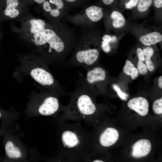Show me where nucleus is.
Instances as JSON below:
<instances>
[{
  "label": "nucleus",
  "instance_id": "nucleus-1",
  "mask_svg": "<svg viewBox=\"0 0 162 162\" xmlns=\"http://www.w3.org/2000/svg\"><path fill=\"white\" fill-rule=\"evenodd\" d=\"M60 140L64 160L84 161L90 152L92 138L81 122L62 121Z\"/></svg>",
  "mask_w": 162,
  "mask_h": 162
},
{
  "label": "nucleus",
  "instance_id": "nucleus-2",
  "mask_svg": "<svg viewBox=\"0 0 162 162\" xmlns=\"http://www.w3.org/2000/svg\"><path fill=\"white\" fill-rule=\"evenodd\" d=\"M96 106L91 98L86 94L78 95L73 99L70 105L64 110L62 121L83 122L89 126L92 123Z\"/></svg>",
  "mask_w": 162,
  "mask_h": 162
},
{
  "label": "nucleus",
  "instance_id": "nucleus-3",
  "mask_svg": "<svg viewBox=\"0 0 162 162\" xmlns=\"http://www.w3.org/2000/svg\"><path fill=\"white\" fill-rule=\"evenodd\" d=\"M34 42L37 45H41L48 43L50 47L49 52L51 49L58 52H62L64 48V44L58 35L53 30L44 29L35 33L34 35Z\"/></svg>",
  "mask_w": 162,
  "mask_h": 162
},
{
  "label": "nucleus",
  "instance_id": "nucleus-4",
  "mask_svg": "<svg viewBox=\"0 0 162 162\" xmlns=\"http://www.w3.org/2000/svg\"><path fill=\"white\" fill-rule=\"evenodd\" d=\"M119 134L114 128L107 127L101 133L98 138L100 145L104 147H108L114 144L118 140Z\"/></svg>",
  "mask_w": 162,
  "mask_h": 162
},
{
  "label": "nucleus",
  "instance_id": "nucleus-5",
  "mask_svg": "<svg viewBox=\"0 0 162 162\" xmlns=\"http://www.w3.org/2000/svg\"><path fill=\"white\" fill-rule=\"evenodd\" d=\"M99 55L97 50L89 49L77 52L76 58L79 63L89 65L93 64L97 60Z\"/></svg>",
  "mask_w": 162,
  "mask_h": 162
},
{
  "label": "nucleus",
  "instance_id": "nucleus-6",
  "mask_svg": "<svg viewBox=\"0 0 162 162\" xmlns=\"http://www.w3.org/2000/svg\"><path fill=\"white\" fill-rule=\"evenodd\" d=\"M59 104L58 99L53 97L46 98L39 107V112L43 115L53 114L58 110Z\"/></svg>",
  "mask_w": 162,
  "mask_h": 162
},
{
  "label": "nucleus",
  "instance_id": "nucleus-7",
  "mask_svg": "<svg viewBox=\"0 0 162 162\" xmlns=\"http://www.w3.org/2000/svg\"><path fill=\"white\" fill-rule=\"evenodd\" d=\"M128 106L141 116L146 115L148 111L149 104L147 100L142 97L133 98L128 102Z\"/></svg>",
  "mask_w": 162,
  "mask_h": 162
},
{
  "label": "nucleus",
  "instance_id": "nucleus-8",
  "mask_svg": "<svg viewBox=\"0 0 162 162\" xmlns=\"http://www.w3.org/2000/svg\"><path fill=\"white\" fill-rule=\"evenodd\" d=\"M132 155L140 158L147 155L151 149V144L148 140L142 139L136 141L133 146Z\"/></svg>",
  "mask_w": 162,
  "mask_h": 162
},
{
  "label": "nucleus",
  "instance_id": "nucleus-9",
  "mask_svg": "<svg viewBox=\"0 0 162 162\" xmlns=\"http://www.w3.org/2000/svg\"><path fill=\"white\" fill-rule=\"evenodd\" d=\"M30 74L34 80L43 86L50 85L54 82V79L52 75L43 69L34 68L31 70Z\"/></svg>",
  "mask_w": 162,
  "mask_h": 162
},
{
  "label": "nucleus",
  "instance_id": "nucleus-10",
  "mask_svg": "<svg viewBox=\"0 0 162 162\" xmlns=\"http://www.w3.org/2000/svg\"><path fill=\"white\" fill-rule=\"evenodd\" d=\"M106 77L105 71L99 67L95 68L89 71L86 75V80L90 84L104 80Z\"/></svg>",
  "mask_w": 162,
  "mask_h": 162
},
{
  "label": "nucleus",
  "instance_id": "nucleus-11",
  "mask_svg": "<svg viewBox=\"0 0 162 162\" xmlns=\"http://www.w3.org/2000/svg\"><path fill=\"white\" fill-rule=\"evenodd\" d=\"M5 8L4 11V14L11 18L17 17L19 14L17 9L21 3L19 0H5Z\"/></svg>",
  "mask_w": 162,
  "mask_h": 162
},
{
  "label": "nucleus",
  "instance_id": "nucleus-12",
  "mask_svg": "<svg viewBox=\"0 0 162 162\" xmlns=\"http://www.w3.org/2000/svg\"><path fill=\"white\" fill-rule=\"evenodd\" d=\"M139 39L144 45L150 46L161 41L162 35L158 32H153L142 35Z\"/></svg>",
  "mask_w": 162,
  "mask_h": 162
},
{
  "label": "nucleus",
  "instance_id": "nucleus-13",
  "mask_svg": "<svg viewBox=\"0 0 162 162\" xmlns=\"http://www.w3.org/2000/svg\"><path fill=\"white\" fill-rule=\"evenodd\" d=\"M102 8L96 6L92 5L87 8L86 13L88 17L93 22L99 21L103 16Z\"/></svg>",
  "mask_w": 162,
  "mask_h": 162
},
{
  "label": "nucleus",
  "instance_id": "nucleus-14",
  "mask_svg": "<svg viewBox=\"0 0 162 162\" xmlns=\"http://www.w3.org/2000/svg\"><path fill=\"white\" fill-rule=\"evenodd\" d=\"M110 16L112 20V25L116 28L123 27L126 22L123 15L118 11L114 10L111 13Z\"/></svg>",
  "mask_w": 162,
  "mask_h": 162
},
{
  "label": "nucleus",
  "instance_id": "nucleus-15",
  "mask_svg": "<svg viewBox=\"0 0 162 162\" xmlns=\"http://www.w3.org/2000/svg\"><path fill=\"white\" fill-rule=\"evenodd\" d=\"M5 148L6 155L10 158H17L21 156V153L19 148L15 146L11 141L7 142Z\"/></svg>",
  "mask_w": 162,
  "mask_h": 162
},
{
  "label": "nucleus",
  "instance_id": "nucleus-16",
  "mask_svg": "<svg viewBox=\"0 0 162 162\" xmlns=\"http://www.w3.org/2000/svg\"><path fill=\"white\" fill-rule=\"evenodd\" d=\"M123 71L126 74L130 76L132 80L136 79L139 75L138 69L131 62L128 60L126 61L125 64L123 68Z\"/></svg>",
  "mask_w": 162,
  "mask_h": 162
},
{
  "label": "nucleus",
  "instance_id": "nucleus-17",
  "mask_svg": "<svg viewBox=\"0 0 162 162\" xmlns=\"http://www.w3.org/2000/svg\"><path fill=\"white\" fill-rule=\"evenodd\" d=\"M30 31L32 33L35 34L45 28V22L41 19H33L30 20Z\"/></svg>",
  "mask_w": 162,
  "mask_h": 162
},
{
  "label": "nucleus",
  "instance_id": "nucleus-18",
  "mask_svg": "<svg viewBox=\"0 0 162 162\" xmlns=\"http://www.w3.org/2000/svg\"><path fill=\"white\" fill-rule=\"evenodd\" d=\"M153 0H139L136 7L138 11L140 13L146 12L152 4Z\"/></svg>",
  "mask_w": 162,
  "mask_h": 162
},
{
  "label": "nucleus",
  "instance_id": "nucleus-19",
  "mask_svg": "<svg viewBox=\"0 0 162 162\" xmlns=\"http://www.w3.org/2000/svg\"><path fill=\"white\" fill-rule=\"evenodd\" d=\"M153 110L156 114L162 113V98L158 99L154 102L153 104Z\"/></svg>",
  "mask_w": 162,
  "mask_h": 162
},
{
  "label": "nucleus",
  "instance_id": "nucleus-20",
  "mask_svg": "<svg viewBox=\"0 0 162 162\" xmlns=\"http://www.w3.org/2000/svg\"><path fill=\"white\" fill-rule=\"evenodd\" d=\"M137 68L139 73L142 74H145L147 73L146 65L142 61H139L137 64Z\"/></svg>",
  "mask_w": 162,
  "mask_h": 162
},
{
  "label": "nucleus",
  "instance_id": "nucleus-21",
  "mask_svg": "<svg viewBox=\"0 0 162 162\" xmlns=\"http://www.w3.org/2000/svg\"><path fill=\"white\" fill-rule=\"evenodd\" d=\"M151 58L149 57H146L145 58V60L147 69L150 71H152L154 69V66L151 59Z\"/></svg>",
  "mask_w": 162,
  "mask_h": 162
},
{
  "label": "nucleus",
  "instance_id": "nucleus-22",
  "mask_svg": "<svg viewBox=\"0 0 162 162\" xmlns=\"http://www.w3.org/2000/svg\"><path fill=\"white\" fill-rule=\"evenodd\" d=\"M113 88L115 90L118 96L122 99L125 100L127 97V95L122 92L119 88L116 85H113Z\"/></svg>",
  "mask_w": 162,
  "mask_h": 162
},
{
  "label": "nucleus",
  "instance_id": "nucleus-23",
  "mask_svg": "<svg viewBox=\"0 0 162 162\" xmlns=\"http://www.w3.org/2000/svg\"><path fill=\"white\" fill-rule=\"evenodd\" d=\"M139 0H129L125 4V7L127 9H130L136 7Z\"/></svg>",
  "mask_w": 162,
  "mask_h": 162
},
{
  "label": "nucleus",
  "instance_id": "nucleus-24",
  "mask_svg": "<svg viewBox=\"0 0 162 162\" xmlns=\"http://www.w3.org/2000/svg\"><path fill=\"white\" fill-rule=\"evenodd\" d=\"M143 53L146 57L151 58L154 53V50L151 47H148L143 50Z\"/></svg>",
  "mask_w": 162,
  "mask_h": 162
},
{
  "label": "nucleus",
  "instance_id": "nucleus-25",
  "mask_svg": "<svg viewBox=\"0 0 162 162\" xmlns=\"http://www.w3.org/2000/svg\"><path fill=\"white\" fill-rule=\"evenodd\" d=\"M49 2L56 6L59 10L62 9L64 7V4L62 0H48Z\"/></svg>",
  "mask_w": 162,
  "mask_h": 162
},
{
  "label": "nucleus",
  "instance_id": "nucleus-26",
  "mask_svg": "<svg viewBox=\"0 0 162 162\" xmlns=\"http://www.w3.org/2000/svg\"><path fill=\"white\" fill-rule=\"evenodd\" d=\"M136 52L139 61L143 62L145 60V56L143 50L140 48H138L136 50Z\"/></svg>",
  "mask_w": 162,
  "mask_h": 162
},
{
  "label": "nucleus",
  "instance_id": "nucleus-27",
  "mask_svg": "<svg viewBox=\"0 0 162 162\" xmlns=\"http://www.w3.org/2000/svg\"><path fill=\"white\" fill-rule=\"evenodd\" d=\"M42 4L43 9L45 11L47 12L50 11L52 8L50 4L48 1L46 0Z\"/></svg>",
  "mask_w": 162,
  "mask_h": 162
},
{
  "label": "nucleus",
  "instance_id": "nucleus-28",
  "mask_svg": "<svg viewBox=\"0 0 162 162\" xmlns=\"http://www.w3.org/2000/svg\"><path fill=\"white\" fill-rule=\"evenodd\" d=\"M101 47L103 51L106 52H108L110 51V47L109 43L102 41Z\"/></svg>",
  "mask_w": 162,
  "mask_h": 162
},
{
  "label": "nucleus",
  "instance_id": "nucleus-29",
  "mask_svg": "<svg viewBox=\"0 0 162 162\" xmlns=\"http://www.w3.org/2000/svg\"><path fill=\"white\" fill-rule=\"evenodd\" d=\"M51 10L50 12V15L54 17H56L58 16L60 14L59 10L57 9V7L56 8H52L51 7Z\"/></svg>",
  "mask_w": 162,
  "mask_h": 162
},
{
  "label": "nucleus",
  "instance_id": "nucleus-30",
  "mask_svg": "<svg viewBox=\"0 0 162 162\" xmlns=\"http://www.w3.org/2000/svg\"><path fill=\"white\" fill-rule=\"evenodd\" d=\"M154 7L157 9H160L162 7V0H153Z\"/></svg>",
  "mask_w": 162,
  "mask_h": 162
},
{
  "label": "nucleus",
  "instance_id": "nucleus-31",
  "mask_svg": "<svg viewBox=\"0 0 162 162\" xmlns=\"http://www.w3.org/2000/svg\"><path fill=\"white\" fill-rule=\"evenodd\" d=\"M102 40L103 41L110 43L112 42V36L107 34L104 35L102 38Z\"/></svg>",
  "mask_w": 162,
  "mask_h": 162
},
{
  "label": "nucleus",
  "instance_id": "nucleus-32",
  "mask_svg": "<svg viewBox=\"0 0 162 162\" xmlns=\"http://www.w3.org/2000/svg\"><path fill=\"white\" fill-rule=\"evenodd\" d=\"M115 0H102L103 3L106 5H110L112 4Z\"/></svg>",
  "mask_w": 162,
  "mask_h": 162
},
{
  "label": "nucleus",
  "instance_id": "nucleus-33",
  "mask_svg": "<svg viewBox=\"0 0 162 162\" xmlns=\"http://www.w3.org/2000/svg\"><path fill=\"white\" fill-rule=\"evenodd\" d=\"M158 86L160 88H162V76H160L158 80Z\"/></svg>",
  "mask_w": 162,
  "mask_h": 162
},
{
  "label": "nucleus",
  "instance_id": "nucleus-34",
  "mask_svg": "<svg viewBox=\"0 0 162 162\" xmlns=\"http://www.w3.org/2000/svg\"><path fill=\"white\" fill-rule=\"evenodd\" d=\"M33 2H34L35 3L41 4L43 3L46 0H32Z\"/></svg>",
  "mask_w": 162,
  "mask_h": 162
},
{
  "label": "nucleus",
  "instance_id": "nucleus-35",
  "mask_svg": "<svg viewBox=\"0 0 162 162\" xmlns=\"http://www.w3.org/2000/svg\"><path fill=\"white\" fill-rule=\"evenodd\" d=\"M65 1L67 2L70 3H73L75 2H76L77 0H64Z\"/></svg>",
  "mask_w": 162,
  "mask_h": 162
},
{
  "label": "nucleus",
  "instance_id": "nucleus-36",
  "mask_svg": "<svg viewBox=\"0 0 162 162\" xmlns=\"http://www.w3.org/2000/svg\"><path fill=\"white\" fill-rule=\"evenodd\" d=\"M1 114L0 113V117H1Z\"/></svg>",
  "mask_w": 162,
  "mask_h": 162
}]
</instances>
